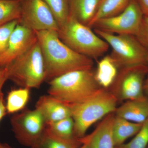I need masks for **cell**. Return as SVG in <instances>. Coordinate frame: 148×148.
I'll list each match as a JSON object with an SVG mask.
<instances>
[{
	"mask_svg": "<svg viewBox=\"0 0 148 148\" xmlns=\"http://www.w3.org/2000/svg\"><path fill=\"white\" fill-rule=\"evenodd\" d=\"M2 69V68H1V67H0V69Z\"/></svg>",
	"mask_w": 148,
	"mask_h": 148,
	"instance_id": "cell-34",
	"label": "cell"
},
{
	"mask_svg": "<svg viewBox=\"0 0 148 148\" xmlns=\"http://www.w3.org/2000/svg\"><path fill=\"white\" fill-rule=\"evenodd\" d=\"M35 109L41 114L46 123L72 116L70 107L49 94L40 97Z\"/></svg>",
	"mask_w": 148,
	"mask_h": 148,
	"instance_id": "cell-12",
	"label": "cell"
},
{
	"mask_svg": "<svg viewBox=\"0 0 148 148\" xmlns=\"http://www.w3.org/2000/svg\"><path fill=\"white\" fill-rule=\"evenodd\" d=\"M143 16L136 0H130L127 6L120 13L99 19L92 28L114 34L135 36L139 32Z\"/></svg>",
	"mask_w": 148,
	"mask_h": 148,
	"instance_id": "cell-8",
	"label": "cell"
},
{
	"mask_svg": "<svg viewBox=\"0 0 148 148\" xmlns=\"http://www.w3.org/2000/svg\"><path fill=\"white\" fill-rule=\"evenodd\" d=\"M148 73L147 65L121 68L110 91L118 101L141 98L145 95L144 84Z\"/></svg>",
	"mask_w": 148,
	"mask_h": 148,
	"instance_id": "cell-9",
	"label": "cell"
},
{
	"mask_svg": "<svg viewBox=\"0 0 148 148\" xmlns=\"http://www.w3.org/2000/svg\"><path fill=\"white\" fill-rule=\"evenodd\" d=\"M30 90L21 87L8 92L5 104L7 113L14 114L26 108L30 98Z\"/></svg>",
	"mask_w": 148,
	"mask_h": 148,
	"instance_id": "cell-20",
	"label": "cell"
},
{
	"mask_svg": "<svg viewBox=\"0 0 148 148\" xmlns=\"http://www.w3.org/2000/svg\"><path fill=\"white\" fill-rule=\"evenodd\" d=\"M18 24V20H15L0 26V55L5 51L11 35Z\"/></svg>",
	"mask_w": 148,
	"mask_h": 148,
	"instance_id": "cell-25",
	"label": "cell"
},
{
	"mask_svg": "<svg viewBox=\"0 0 148 148\" xmlns=\"http://www.w3.org/2000/svg\"><path fill=\"white\" fill-rule=\"evenodd\" d=\"M115 115L135 123L143 124L148 119V97L128 100L117 108Z\"/></svg>",
	"mask_w": 148,
	"mask_h": 148,
	"instance_id": "cell-13",
	"label": "cell"
},
{
	"mask_svg": "<svg viewBox=\"0 0 148 148\" xmlns=\"http://www.w3.org/2000/svg\"><path fill=\"white\" fill-rule=\"evenodd\" d=\"M94 32L112 48L110 55L120 69L147 65L148 50L135 36L114 34L94 29Z\"/></svg>",
	"mask_w": 148,
	"mask_h": 148,
	"instance_id": "cell-6",
	"label": "cell"
},
{
	"mask_svg": "<svg viewBox=\"0 0 148 148\" xmlns=\"http://www.w3.org/2000/svg\"><path fill=\"white\" fill-rule=\"evenodd\" d=\"M43 1L50 9L60 29L66 23L69 17L70 13L69 0Z\"/></svg>",
	"mask_w": 148,
	"mask_h": 148,
	"instance_id": "cell-23",
	"label": "cell"
},
{
	"mask_svg": "<svg viewBox=\"0 0 148 148\" xmlns=\"http://www.w3.org/2000/svg\"><path fill=\"white\" fill-rule=\"evenodd\" d=\"M118 102L110 91L101 88L82 103L70 106L75 123L76 138H83L92 125L109 114L114 112Z\"/></svg>",
	"mask_w": 148,
	"mask_h": 148,
	"instance_id": "cell-3",
	"label": "cell"
},
{
	"mask_svg": "<svg viewBox=\"0 0 148 148\" xmlns=\"http://www.w3.org/2000/svg\"><path fill=\"white\" fill-rule=\"evenodd\" d=\"M18 24L34 32H58L59 29L53 13L43 0H21Z\"/></svg>",
	"mask_w": 148,
	"mask_h": 148,
	"instance_id": "cell-10",
	"label": "cell"
},
{
	"mask_svg": "<svg viewBox=\"0 0 148 148\" xmlns=\"http://www.w3.org/2000/svg\"><path fill=\"white\" fill-rule=\"evenodd\" d=\"M6 66L8 80L20 87L38 88L45 81L44 61L38 40Z\"/></svg>",
	"mask_w": 148,
	"mask_h": 148,
	"instance_id": "cell-5",
	"label": "cell"
},
{
	"mask_svg": "<svg viewBox=\"0 0 148 148\" xmlns=\"http://www.w3.org/2000/svg\"><path fill=\"white\" fill-rule=\"evenodd\" d=\"M101 0H69V15L88 26L94 18Z\"/></svg>",
	"mask_w": 148,
	"mask_h": 148,
	"instance_id": "cell-16",
	"label": "cell"
},
{
	"mask_svg": "<svg viewBox=\"0 0 148 148\" xmlns=\"http://www.w3.org/2000/svg\"><path fill=\"white\" fill-rule=\"evenodd\" d=\"M0 148H12L8 144L0 142Z\"/></svg>",
	"mask_w": 148,
	"mask_h": 148,
	"instance_id": "cell-32",
	"label": "cell"
},
{
	"mask_svg": "<svg viewBox=\"0 0 148 148\" xmlns=\"http://www.w3.org/2000/svg\"><path fill=\"white\" fill-rule=\"evenodd\" d=\"M145 16H148V0H136Z\"/></svg>",
	"mask_w": 148,
	"mask_h": 148,
	"instance_id": "cell-29",
	"label": "cell"
},
{
	"mask_svg": "<svg viewBox=\"0 0 148 148\" xmlns=\"http://www.w3.org/2000/svg\"><path fill=\"white\" fill-rule=\"evenodd\" d=\"M8 69L7 66L0 69V94L3 93V87L6 81L8 80Z\"/></svg>",
	"mask_w": 148,
	"mask_h": 148,
	"instance_id": "cell-27",
	"label": "cell"
},
{
	"mask_svg": "<svg viewBox=\"0 0 148 148\" xmlns=\"http://www.w3.org/2000/svg\"><path fill=\"white\" fill-rule=\"evenodd\" d=\"M49 84L48 94L69 107L82 103L103 88L95 81L92 69L69 72Z\"/></svg>",
	"mask_w": 148,
	"mask_h": 148,
	"instance_id": "cell-2",
	"label": "cell"
},
{
	"mask_svg": "<svg viewBox=\"0 0 148 148\" xmlns=\"http://www.w3.org/2000/svg\"><path fill=\"white\" fill-rule=\"evenodd\" d=\"M135 36L148 50V16L144 15L139 32Z\"/></svg>",
	"mask_w": 148,
	"mask_h": 148,
	"instance_id": "cell-26",
	"label": "cell"
},
{
	"mask_svg": "<svg viewBox=\"0 0 148 148\" xmlns=\"http://www.w3.org/2000/svg\"><path fill=\"white\" fill-rule=\"evenodd\" d=\"M81 145L79 139L73 141L64 140L45 130L42 137L29 148H78Z\"/></svg>",
	"mask_w": 148,
	"mask_h": 148,
	"instance_id": "cell-21",
	"label": "cell"
},
{
	"mask_svg": "<svg viewBox=\"0 0 148 148\" xmlns=\"http://www.w3.org/2000/svg\"><path fill=\"white\" fill-rule=\"evenodd\" d=\"M115 116V112L106 116L90 135L85 136L90 148H115L112 135Z\"/></svg>",
	"mask_w": 148,
	"mask_h": 148,
	"instance_id": "cell-14",
	"label": "cell"
},
{
	"mask_svg": "<svg viewBox=\"0 0 148 148\" xmlns=\"http://www.w3.org/2000/svg\"><path fill=\"white\" fill-rule=\"evenodd\" d=\"M147 66H148V59L147 61ZM144 91H145L148 95V73L144 84Z\"/></svg>",
	"mask_w": 148,
	"mask_h": 148,
	"instance_id": "cell-31",
	"label": "cell"
},
{
	"mask_svg": "<svg viewBox=\"0 0 148 148\" xmlns=\"http://www.w3.org/2000/svg\"><path fill=\"white\" fill-rule=\"evenodd\" d=\"M148 145V119L132 140L115 148H147Z\"/></svg>",
	"mask_w": 148,
	"mask_h": 148,
	"instance_id": "cell-24",
	"label": "cell"
},
{
	"mask_svg": "<svg viewBox=\"0 0 148 148\" xmlns=\"http://www.w3.org/2000/svg\"><path fill=\"white\" fill-rule=\"evenodd\" d=\"M79 139L81 142L82 145L78 148H90L89 142L85 136Z\"/></svg>",
	"mask_w": 148,
	"mask_h": 148,
	"instance_id": "cell-30",
	"label": "cell"
},
{
	"mask_svg": "<svg viewBox=\"0 0 148 148\" xmlns=\"http://www.w3.org/2000/svg\"><path fill=\"white\" fill-rule=\"evenodd\" d=\"M143 124L135 123L115 115L112 127V135L116 147L125 143L139 131Z\"/></svg>",
	"mask_w": 148,
	"mask_h": 148,
	"instance_id": "cell-17",
	"label": "cell"
},
{
	"mask_svg": "<svg viewBox=\"0 0 148 148\" xmlns=\"http://www.w3.org/2000/svg\"><path fill=\"white\" fill-rule=\"evenodd\" d=\"M12 130L18 143L25 147H32L45 132L46 122L36 109L24 108L11 118Z\"/></svg>",
	"mask_w": 148,
	"mask_h": 148,
	"instance_id": "cell-7",
	"label": "cell"
},
{
	"mask_svg": "<svg viewBox=\"0 0 148 148\" xmlns=\"http://www.w3.org/2000/svg\"><path fill=\"white\" fill-rule=\"evenodd\" d=\"M35 32L44 61L45 81L74 71L92 70V59L72 50L60 39L58 32Z\"/></svg>",
	"mask_w": 148,
	"mask_h": 148,
	"instance_id": "cell-1",
	"label": "cell"
},
{
	"mask_svg": "<svg viewBox=\"0 0 148 148\" xmlns=\"http://www.w3.org/2000/svg\"><path fill=\"white\" fill-rule=\"evenodd\" d=\"M120 69L111 55L105 56L98 61L94 72L95 81L103 89L110 88L116 79Z\"/></svg>",
	"mask_w": 148,
	"mask_h": 148,
	"instance_id": "cell-15",
	"label": "cell"
},
{
	"mask_svg": "<svg viewBox=\"0 0 148 148\" xmlns=\"http://www.w3.org/2000/svg\"><path fill=\"white\" fill-rule=\"evenodd\" d=\"M130 0H101L95 16L88 25L92 28L96 21L101 18L114 16L127 6Z\"/></svg>",
	"mask_w": 148,
	"mask_h": 148,
	"instance_id": "cell-19",
	"label": "cell"
},
{
	"mask_svg": "<svg viewBox=\"0 0 148 148\" xmlns=\"http://www.w3.org/2000/svg\"><path fill=\"white\" fill-rule=\"evenodd\" d=\"M38 40L34 31L18 24L10 38L7 47L0 55V67L4 68L23 54Z\"/></svg>",
	"mask_w": 148,
	"mask_h": 148,
	"instance_id": "cell-11",
	"label": "cell"
},
{
	"mask_svg": "<svg viewBox=\"0 0 148 148\" xmlns=\"http://www.w3.org/2000/svg\"><path fill=\"white\" fill-rule=\"evenodd\" d=\"M21 0H0V26L21 16Z\"/></svg>",
	"mask_w": 148,
	"mask_h": 148,
	"instance_id": "cell-22",
	"label": "cell"
},
{
	"mask_svg": "<svg viewBox=\"0 0 148 148\" xmlns=\"http://www.w3.org/2000/svg\"><path fill=\"white\" fill-rule=\"evenodd\" d=\"M75 123L72 116L58 121L46 123V130L58 138L73 141L78 140L75 135Z\"/></svg>",
	"mask_w": 148,
	"mask_h": 148,
	"instance_id": "cell-18",
	"label": "cell"
},
{
	"mask_svg": "<svg viewBox=\"0 0 148 148\" xmlns=\"http://www.w3.org/2000/svg\"><path fill=\"white\" fill-rule=\"evenodd\" d=\"M60 39L72 50L91 59L101 57L109 45L91 28L81 23L72 15L58 32Z\"/></svg>",
	"mask_w": 148,
	"mask_h": 148,
	"instance_id": "cell-4",
	"label": "cell"
},
{
	"mask_svg": "<svg viewBox=\"0 0 148 148\" xmlns=\"http://www.w3.org/2000/svg\"><path fill=\"white\" fill-rule=\"evenodd\" d=\"M3 95V93L0 94V122L6 114L7 113L6 105L4 100Z\"/></svg>",
	"mask_w": 148,
	"mask_h": 148,
	"instance_id": "cell-28",
	"label": "cell"
},
{
	"mask_svg": "<svg viewBox=\"0 0 148 148\" xmlns=\"http://www.w3.org/2000/svg\"><path fill=\"white\" fill-rule=\"evenodd\" d=\"M147 148H148V146H147Z\"/></svg>",
	"mask_w": 148,
	"mask_h": 148,
	"instance_id": "cell-33",
	"label": "cell"
}]
</instances>
